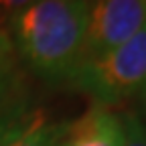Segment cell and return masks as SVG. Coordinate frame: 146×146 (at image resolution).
<instances>
[{"label": "cell", "instance_id": "cell-1", "mask_svg": "<svg viewBox=\"0 0 146 146\" xmlns=\"http://www.w3.org/2000/svg\"><path fill=\"white\" fill-rule=\"evenodd\" d=\"M27 71L49 83H67L83 59L85 0H35L8 27Z\"/></svg>", "mask_w": 146, "mask_h": 146}, {"label": "cell", "instance_id": "cell-2", "mask_svg": "<svg viewBox=\"0 0 146 146\" xmlns=\"http://www.w3.org/2000/svg\"><path fill=\"white\" fill-rule=\"evenodd\" d=\"M65 85L108 108L140 98L146 87V25L120 47L83 59Z\"/></svg>", "mask_w": 146, "mask_h": 146}, {"label": "cell", "instance_id": "cell-3", "mask_svg": "<svg viewBox=\"0 0 146 146\" xmlns=\"http://www.w3.org/2000/svg\"><path fill=\"white\" fill-rule=\"evenodd\" d=\"M144 25L146 0H85L83 59L120 47Z\"/></svg>", "mask_w": 146, "mask_h": 146}, {"label": "cell", "instance_id": "cell-4", "mask_svg": "<svg viewBox=\"0 0 146 146\" xmlns=\"http://www.w3.org/2000/svg\"><path fill=\"white\" fill-rule=\"evenodd\" d=\"M126 126L122 112L91 104L85 112L63 122L59 146H124Z\"/></svg>", "mask_w": 146, "mask_h": 146}, {"label": "cell", "instance_id": "cell-5", "mask_svg": "<svg viewBox=\"0 0 146 146\" xmlns=\"http://www.w3.org/2000/svg\"><path fill=\"white\" fill-rule=\"evenodd\" d=\"M63 122L41 108H25L0 124V146H59Z\"/></svg>", "mask_w": 146, "mask_h": 146}, {"label": "cell", "instance_id": "cell-6", "mask_svg": "<svg viewBox=\"0 0 146 146\" xmlns=\"http://www.w3.org/2000/svg\"><path fill=\"white\" fill-rule=\"evenodd\" d=\"M29 108L27 69L14 51L6 31L0 29V124Z\"/></svg>", "mask_w": 146, "mask_h": 146}, {"label": "cell", "instance_id": "cell-7", "mask_svg": "<svg viewBox=\"0 0 146 146\" xmlns=\"http://www.w3.org/2000/svg\"><path fill=\"white\" fill-rule=\"evenodd\" d=\"M126 126L124 146H146V122L136 112H122Z\"/></svg>", "mask_w": 146, "mask_h": 146}, {"label": "cell", "instance_id": "cell-8", "mask_svg": "<svg viewBox=\"0 0 146 146\" xmlns=\"http://www.w3.org/2000/svg\"><path fill=\"white\" fill-rule=\"evenodd\" d=\"M35 0H0V29L8 33V27L14 18Z\"/></svg>", "mask_w": 146, "mask_h": 146}, {"label": "cell", "instance_id": "cell-9", "mask_svg": "<svg viewBox=\"0 0 146 146\" xmlns=\"http://www.w3.org/2000/svg\"><path fill=\"white\" fill-rule=\"evenodd\" d=\"M140 100H142V104H146V87H144V91H142V96H140Z\"/></svg>", "mask_w": 146, "mask_h": 146}, {"label": "cell", "instance_id": "cell-10", "mask_svg": "<svg viewBox=\"0 0 146 146\" xmlns=\"http://www.w3.org/2000/svg\"><path fill=\"white\" fill-rule=\"evenodd\" d=\"M144 110H146V104H144Z\"/></svg>", "mask_w": 146, "mask_h": 146}]
</instances>
